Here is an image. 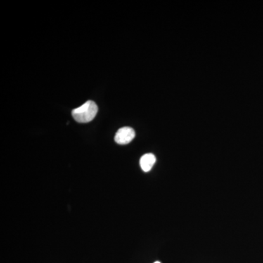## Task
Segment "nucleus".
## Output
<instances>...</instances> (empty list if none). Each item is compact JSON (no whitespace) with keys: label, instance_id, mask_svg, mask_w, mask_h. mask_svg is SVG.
<instances>
[{"label":"nucleus","instance_id":"obj_3","mask_svg":"<svg viewBox=\"0 0 263 263\" xmlns=\"http://www.w3.org/2000/svg\"><path fill=\"white\" fill-rule=\"evenodd\" d=\"M155 162L156 157L153 154H146V155L142 156L141 160H140V165L144 172H148L152 170Z\"/></svg>","mask_w":263,"mask_h":263},{"label":"nucleus","instance_id":"obj_4","mask_svg":"<svg viewBox=\"0 0 263 263\" xmlns=\"http://www.w3.org/2000/svg\"><path fill=\"white\" fill-rule=\"evenodd\" d=\"M154 263H161V262H159V261H157V262H154Z\"/></svg>","mask_w":263,"mask_h":263},{"label":"nucleus","instance_id":"obj_1","mask_svg":"<svg viewBox=\"0 0 263 263\" xmlns=\"http://www.w3.org/2000/svg\"><path fill=\"white\" fill-rule=\"evenodd\" d=\"M98 107L94 101L89 100L79 108L72 111V117L77 122L88 123L92 121L96 117Z\"/></svg>","mask_w":263,"mask_h":263},{"label":"nucleus","instance_id":"obj_2","mask_svg":"<svg viewBox=\"0 0 263 263\" xmlns=\"http://www.w3.org/2000/svg\"><path fill=\"white\" fill-rule=\"evenodd\" d=\"M136 136V133L133 128L124 127L117 131L115 136V141L118 144L125 145L130 143Z\"/></svg>","mask_w":263,"mask_h":263}]
</instances>
